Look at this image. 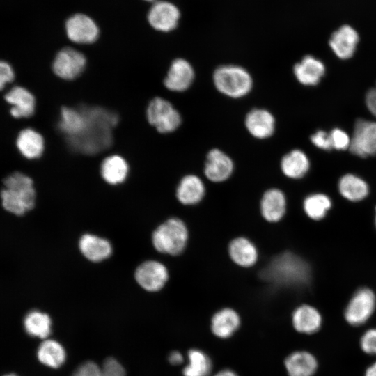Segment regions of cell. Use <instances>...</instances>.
Wrapping results in <instances>:
<instances>
[{"mask_svg": "<svg viewBox=\"0 0 376 376\" xmlns=\"http://www.w3.org/2000/svg\"><path fill=\"white\" fill-rule=\"evenodd\" d=\"M87 125V118L82 110L68 107L61 110L60 130L68 136L76 137L84 132Z\"/></svg>", "mask_w": 376, "mask_h": 376, "instance_id": "29", "label": "cell"}, {"mask_svg": "<svg viewBox=\"0 0 376 376\" xmlns=\"http://www.w3.org/2000/svg\"><path fill=\"white\" fill-rule=\"evenodd\" d=\"M4 98L12 105L10 113L15 118H28L34 113L35 97L23 87H13L5 95Z\"/></svg>", "mask_w": 376, "mask_h": 376, "instance_id": "20", "label": "cell"}, {"mask_svg": "<svg viewBox=\"0 0 376 376\" xmlns=\"http://www.w3.org/2000/svg\"><path fill=\"white\" fill-rule=\"evenodd\" d=\"M180 16V9L175 4L169 1L158 0L150 8L147 20L155 30L169 33L177 28Z\"/></svg>", "mask_w": 376, "mask_h": 376, "instance_id": "9", "label": "cell"}, {"mask_svg": "<svg viewBox=\"0 0 376 376\" xmlns=\"http://www.w3.org/2000/svg\"><path fill=\"white\" fill-rule=\"evenodd\" d=\"M365 376H376V362L371 364L366 369Z\"/></svg>", "mask_w": 376, "mask_h": 376, "instance_id": "43", "label": "cell"}, {"mask_svg": "<svg viewBox=\"0 0 376 376\" xmlns=\"http://www.w3.org/2000/svg\"><path fill=\"white\" fill-rule=\"evenodd\" d=\"M376 306V297L373 290L361 288L357 290L348 302L344 313L345 320L352 326L366 323Z\"/></svg>", "mask_w": 376, "mask_h": 376, "instance_id": "7", "label": "cell"}, {"mask_svg": "<svg viewBox=\"0 0 376 376\" xmlns=\"http://www.w3.org/2000/svg\"><path fill=\"white\" fill-rule=\"evenodd\" d=\"M245 127L253 137L264 139L271 136L275 130L273 115L264 109H253L245 117Z\"/></svg>", "mask_w": 376, "mask_h": 376, "instance_id": "19", "label": "cell"}, {"mask_svg": "<svg viewBox=\"0 0 376 376\" xmlns=\"http://www.w3.org/2000/svg\"><path fill=\"white\" fill-rule=\"evenodd\" d=\"M87 118L82 134L73 138L79 141L80 150L91 152L107 146L111 142V128L117 123V116L100 108L81 109Z\"/></svg>", "mask_w": 376, "mask_h": 376, "instance_id": "2", "label": "cell"}, {"mask_svg": "<svg viewBox=\"0 0 376 376\" xmlns=\"http://www.w3.org/2000/svg\"><path fill=\"white\" fill-rule=\"evenodd\" d=\"M79 248L86 258L94 263L108 258L112 252L107 240L92 234H84L80 237Z\"/></svg>", "mask_w": 376, "mask_h": 376, "instance_id": "22", "label": "cell"}, {"mask_svg": "<svg viewBox=\"0 0 376 376\" xmlns=\"http://www.w3.org/2000/svg\"><path fill=\"white\" fill-rule=\"evenodd\" d=\"M212 79L219 92L232 98L246 95L253 87V79L249 72L236 65L218 67L214 71Z\"/></svg>", "mask_w": 376, "mask_h": 376, "instance_id": "5", "label": "cell"}, {"mask_svg": "<svg viewBox=\"0 0 376 376\" xmlns=\"http://www.w3.org/2000/svg\"><path fill=\"white\" fill-rule=\"evenodd\" d=\"M292 323L297 331L312 334L317 332L321 327L322 318L315 307L302 304L294 310L292 314Z\"/></svg>", "mask_w": 376, "mask_h": 376, "instance_id": "21", "label": "cell"}, {"mask_svg": "<svg viewBox=\"0 0 376 376\" xmlns=\"http://www.w3.org/2000/svg\"><path fill=\"white\" fill-rule=\"evenodd\" d=\"M72 376H102V369L93 361H86L80 365Z\"/></svg>", "mask_w": 376, "mask_h": 376, "instance_id": "38", "label": "cell"}, {"mask_svg": "<svg viewBox=\"0 0 376 376\" xmlns=\"http://www.w3.org/2000/svg\"><path fill=\"white\" fill-rule=\"evenodd\" d=\"M284 365L288 376H313L318 366L316 358L307 351L290 354Z\"/></svg>", "mask_w": 376, "mask_h": 376, "instance_id": "23", "label": "cell"}, {"mask_svg": "<svg viewBox=\"0 0 376 376\" xmlns=\"http://www.w3.org/2000/svg\"><path fill=\"white\" fill-rule=\"evenodd\" d=\"M227 250L230 260L240 267L250 268L258 262L259 252L257 246L244 236L233 238L228 242Z\"/></svg>", "mask_w": 376, "mask_h": 376, "instance_id": "15", "label": "cell"}, {"mask_svg": "<svg viewBox=\"0 0 376 376\" xmlns=\"http://www.w3.org/2000/svg\"><path fill=\"white\" fill-rule=\"evenodd\" d=\"M286 209V197L281 189L270 188L263 194L259 202V210L266 221L272 224L279 222L285 216Z\"/></svg>", "mask_w": 376, "mask_h": 376, "instance_id": "16", "label": "cell"}, {"mask_svg": "<svg viewBox=\"0 0 376 376\" xmlns=\"http://www.w3.org/2000/svg\"><path fill=\"white\" fill-rule=\"evenodd\" d=\"M4 376H18V375L13 373H10V374L5 375Z\"/></svg>", "mask_w": 376, "mask_h": 376, "instance_id": "45", "label": "cell"}, {"mask_svg": "<svg viewBox=\"0 0 376 376\" xmlns=\"http://www.w3.org/2000/svg\"><path fill=\"white\" fill-rule=\"evenodd\" d=\"M359 36L350 25H343L331 36L329 44L334 53L340 59L350 58L354 54Z\"/></svg>", "mask_w": 376, "mask_h": 376, "instance_id": "18", "label": "cell"}, {"mask_svg": "<svg viewBox=\"0 0 376 376\" xmlns=\"http://www.w3.org/2000/svg\"><path fill=\"white\" fill-rule=\"evenodd\" d=\"M24 326L31 336L46 338L51 333L52 321L47 314L34 310L25 316Z\"/></svg>", "mask_w": 376, "mask_h": 376, "instance_id": "32", "label": "cell"}, {"mask_svg": "<svg viewBox=\"0 0 376 376\" xmlns=\"http://www.w3.org/2000/svg\"><path fill=\"white\" fill-rule=\"evenodd\" d=\"M338 187L341 196L352 202L362 201L369 193L366 182L353 174H345L342 176Z\"/></svg>", "mask_w": 376, "mask_h": 376, "instance_id": "30", "label": "cell"}, {"mask_svg": "<svg viewBox=\"0 0 376 376\" xmlns=\"http://www.w3.org/2000/svg\"><path fill=\"white\" fill-rule=\"evenodd\" d=\"M267 281L283 287H301L308 283L311 269L308 264L290 251L275 256L261 276Z\"/></svg>", "mask_w": 376, "mask_h": 376, "instance_id": "1", "label": "cell"}, {"mask_svg": "<svg viewBox=\"0 0 376 376\" xmlns=\"http://www.w3.org/2000/svg\"><path fill=\"white\" fill-rule=\"evenodd\" d=\"M206 194V188L198 175L188 174L183 176L176 187L175 196L184 206H194L200 203Z\"/></svg>", "mask_w": 376, "mask_h": 376, "instance_id": "17", "label": "cell"}, {"mask_svg": "<svg viewBox=\"0 0 376 376\" xmlns=\"http://www.w3.org/2000/svg\"><path fill=\"white\" fill-rule=\"evenodd\" d=\"M293 72L297 79L303 85L315 86L324 76L325 67L319 59L306 56L295 65Z\"/></svg>", "mask_w": 376, "mask_h": 376, "instance_id": "25", "label": "cell"}, {"mask_svg": "<svg viewBox=\"0 0 376 376\" xmlns=\"http://www.w3.org/2000/svg\"><path fill=\"white\" fill-rule=\"evenodd\" d=\"M1 197L3 207L15 215H23L35 205L33 181L21 172H14L3 180Z\"/></svg>", "mask_w": 376, "mask_h": 376, "instance_id": "3", "label": "cell"}, {"mask_svg": "<svg viewBox=\"0 0 376 376\" xmlns=\"http://www.w3.org/2000/svg\"><path fill=\"white\" fill-rule=\"evenodd\" d=\"M101 369L102 376H126L123 365L113 357L106 359Z\"/></svg>", "mask_w": 376, "mask_h": 376, "instance_id": "36", "label": "cell"}, {"mask_svg": "<svg viewBox=\"0 0 376 376\" xmlns=\"http://www.w3.org/2000/svg\"><path fill=\"white\" fill-rule=\"evenodd\" d=\"M360 346L366 354L376 355V328L367 330L361 336Z\"/></svg>", "mask_w": 376, "mask_h": 376, "instance_id": "37", "label": "cell"}, {"mask_svg": "<svg viewBox=\"0 0 376 376\" xmlns=\"http://www.w3.org/2000/svg\"><path fill=\"white\" fill-rule=\"evenodd\" d=\"M375 226H376V207H375Z\"/></svg>", "mask_w": 376, "mask_h": 376, "instance_id": "47", "label": "cell"}, {"mask_svg": "<svg viewBox=\"0 0 376 376\" xmlns=\"http://www.w3.org/2000/svg\"><path fill=\"white\" fill-rule=\"evenodd\" d=\"M375 88H376V86H375Z\"/></svg>", "mask_w": 376, "mask_h": 376, "instance_id": "48", "label": "cell"}, {"mask_svg": "<svg viewBox=\"0 0 376 376\" xmlns=\"http://www.w3.org/2000/svg\"><path fill=\"white\" fill-rule=\"evenodd\" d=\"M350 152L359 157L376 155V122L359 119L356 121L351 143Z\"/></svg>", "mask_w": 376, "mask_h": 376, "instance_id": "10", "label": "cell"}, {"mask_svg": "<svg viewBox=\"0 0 376 376\" xmlns=\"http://www.w3.org/2000/svg\"><path fill=\"white\" fill-rule=\"evenodd\" d=\"M214 376H238L235 372L226 369L217 373Z\"/></svg>", "mask_w": 376, "mask_h": 376, "instance_id": "44", "label": "cell"}, {"mask_svg": "<svg viewBox=\"0 0 376 376\" xmlns=\"http://www.w3.org/2000/svg\"><path fill=\"white\" fill-rule=\"evenodd\" d=\"M194 77L195 72L191 63L178 58L171 63L164 79V85L169 91L182 92L191 86Z\"/></svg>", "mask_w": 376, "mask_h": 376, "instance_id": "14", "label": "cell"}, {"mask_svg": "<svg viewBox=\"0 0 376 376\" xmlns=\"http://www.w3.org/2000/svg\"><path fill=\"white\" fill-rule=\"evenodd\" d=\"M366 104L368 111L376 117V88L368 91L366 95Z\"/></svg>", "mask_w": 376, "mask_h": 376, "instance_id": "41", "label": "cell"}, {"mask_svg": "<svg viewBox=\"0 0 376 376\" xmlns=\"http://www.w3.org/2000/svg\"><path fill=\"white\" fill-rule=\"evenodd\" d=\"M146 117L148 123L162 134L178 128L182 118L178 111L168 100L156 97L148 105Z\"/></svg>", "mask_w": 376, "mask_h": 376, "instance_id": "6", "label": "cell"}, {"mask_svg": "<svg viewBox=\"0 0 376 376\" xmlns=\"http://www.w3.org/2000/svg\"><path fill=\"white\" fill-rule=\"evenodd\" d=\"M330 198L322 193H316L306 196L303 201L305 214L311 219L319 221L324 218L331 207Z\"/></svg>", "mask_w": 376, "mask_h": 376, "instance_id": "34", "label": "cell"}, {"mask_svg": "<svg viewBox=\"0 0 376 376\" xmlns=\"http://www.w3.org/2000/svg\"><path fill=\"white\" fill-rule=\"evenodd\" d=\"M65 28L68 38L78 44L93 43L100 34L95 22L82 13H77L70 17L65 22Z\"/></svg>", "mask_w": 376, "mask_h": 376, "instance_id": "12", "label": "cell"}, {"mask_svg": "<svg viewBox=\"0 0 376 376\" xmlns=\"http://www.w3.org/2000/svg\"><path fill=\"white\" fill-rule=\"evenodd\" d=\"M151 241L159 253L178 256L183 253L187 246L189 230L182 219L171 217L154 230Z\"/></svg>", "mask_w": 376, "mask_h": 376, "instance_id": "4", "label": "cell"}, {"mask_svg": "<svg viewBox=\"0 0 376 376\" xmlns=\"http://www.w3.org/2000/svg\"><path fill=\"white\" fill-rule=\"evenodd\" d=\"M332 147L338 150H344L350 148L351 139L343 130L335 128L329 133Z\"/></svg>", "mask_w": 376, "mask_h": 376, "instance_id": "35", "label": "cell"}, {"mask_svg": "<svg viewBox=\"0 0 376 376\" xmlns=\"http://www.w3.org/2000/svg\"><path fill=\"white\" fill-rule=\"evenodd\" d=\"M143 1H148V2H153V3H154V2H155V1H158V0H143Z\"/></svg>", "mask_w": 376, "mask_h": 376, "instance_id": "46", "label": "cell"}, {"mask_svg": "<svg viewBox=\"0 0 376 376\" xmlns=\"http://www.w3.org/2000/svg\"><path fill=\"white\" fill-rule=\"evenodd\" d=\"M234 171L232 159L218 149L210 150L206 156L203 173L210 181L220 183L230 178Z\"/></svg>", "mask_w": 376, "mask_h": 376, "instance_id": "13", "label": "cell"}, {"mask_svg": "<svg viewBox=\"0 0 376 376\" xmlns=\"http://www.w3.org/2000/svg\"><path fill=\"white\" fill-rule=\"evenodd\" d=\"M16 145L21 154L28 159L38 158L44 150V139L38 132L26 128L18 134Z\"/></svg>", "mask_w": 376, "mask_h": 376, "instance_id": "27", "label": "cell"}, {"mask_svg": "<svg viewBox=\"0 0 376 376\" xmlns=\"http://www.w3.org/2000/svg\"><path fill=\"white\" fill-rule=\"evenodd\" d=\"M86 63V57L81 52L65 47L56 54L52 63V70L58 77L72 80L83 72Z\"/></svg>", "mask_w": 376, "mask_h": 376, "instance_id": "11", "label": "cell"}, {"mask_svg": "<svg viewBox=\"0 0 376 376\" xmlns=\"http://www.w3.org/2000/svg\"><path fill=\"white\" fill-rule=\"evenodd\" d=\"M14 72L10 65L6 61L0 63V88L3 90L5 86L14 79Z\"/></svg>", "mask_w": 376, "mask_h": 376, "instance_id": "40", "label": "cell"}, {"mask_svg": "<svg viewBox=\"0 0 376 376\" xmlns=\"http://www.w3.org/2000/svg\"><path fill=\"white\" fill-rule=\"evenodd\" d=\"M38 360L44 365L57 368L63 365L66 354L63 347L54 340H45L38 347Z\"/></svg>", "mask_w": 376, "mask_h": 376, "instance_id": "31", "label": "cell"}, {"mask_svg": "<svg viewBox=\"0 0 376 376\" xmlns=\"http://www.w3.org/2000/svg\"><path fill=\"white\" fill-rule=\"evenodd\" d=\"M311 142L318 148L330 150L333 148L330 134L323 130H318L311 136Z\"/></svg>", "mask_w": 376, "mask_h": 376, "instance_id": "39", "label": "cell"}, {"mask_svg": "<svg viewBox=\"0 0 376 376\" xmlns=\"http://www.w3.org/2000/svg\"><path fill=\"white\" fill-rule=\"evenodd\" d=\"M188 363L182 370L184 376H208L212 363L208 356L202 350L191 349L188 352Z\"/></svg>", "mask_w": 376, "mask_h": 376, "instance_id": "33", "label": "cell"}, {"mask_svg": "<svg viewBox=\"0 0 376 376\" xmlns=\"http://www.w3.org/2000/svg\"><path fill=\"white\" fill-rule=\"evenodd\" d=\"M169 361L174 366L180 365L183 362V356L178 351H173L169 355Z\"/></svg>", "mask_w": 376, "mask_h": 376, "instance_id": "42", "label": "cell"}, {"mask_svg": "<svg viewBox=\"0 0 376 376\" xmlns=\"http://www.w3.org/2000/svg\"><path fill=\"white\" fill-rule=\"evenodd\" d=\"M169 276L167 267L155 260L143 262L134 272V278L139 285L150 292L161 290L166 285Z\"/></svg>", "mask_w": 376, "mask_h": 376, "instance_id": "8", "label": "cell"}, {"mask_svg": "<svg viewBox=\"0 0 376 376\" xmlns=\"http://www.w3.org/2000/svg\"><path fill=\"white\" fill-rule=\"evenodd\" d=\"M240 325V317L233 308H223L216 313L211 319V329L213 334L221 338L230 337Z\"/></svg>", "mask_w": 376, "mask_h": 376, "instance_id": "24", "label": "cell"}, {"mask_svg": "<svg viewBox=\"0 0 376 376\" xmlns=\"http://www.w3.org/2000/svg\"><path fill=\"white\" fill-rule=\"evenodd\" d=\"M129 167L122 157L113 155L106 157L102 162L100 173L102 178L110 185L122 183L127 178Z\"/></svg>", "mask_w": 376, "mask_h": 376, "instance_id": "28", "label": "cell"}, {"mask_svg": "<svg viewBox=\"0 0 376 376\" xmlns=\"http://www.w3.org/2000/svg\"><path fill=\"white\" fill-rule=\"evenodd\" d=\"M310 162L306 155L300 150H293L283 157L281 169L283 173L291 179L304 177L309 170Z\"/></svg>", "mask_w": 376, "mask_h": 376, "instance_id": "26", "label": "cell"}]
</instances>
